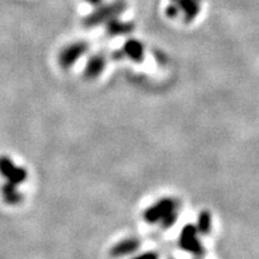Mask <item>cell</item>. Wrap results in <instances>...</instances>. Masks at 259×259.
<instances>
[{"label":"cell","mask_w":259,"mask_h":259,"mask_svg":"<svg viewBox=\"0 0 259 259\" xmlns=\"http://www.w3.org/2000/svg\"><path fill=\"white\" fill-rule=\"evenodd\" d=\"M122 53L131 60L142 61L144 57V47L141 41L136 40V38H130L122 46Z\"/></svg>","instance_id":"9c48e42d"},{"label":"cell","mask_w":259,"mask_h":259,"mask_svg":"<svg viewBox=\"0 0 259 259\" xmlns=\"http://www.w3.org/2000/svg\"><path fill=\"white\" fill-rule=\"evenodd\" d=\"M134 24L130 22H122L119 17L112 18L106 23V31L109 36H118V35L130 34L134 30Z\"/></svg>","instance_id":"ba28073f"},{"label":"cell","mask_w":259,"mask_h":259,"mask_svg":"<svg viewBox=\"0 0 259 259\" xmlns=\"http://www.w3.org/2000/svg\"><path fill=\"white\" fill-rule=\"evenodd\" d=\"M170 3L177 5L185 22L193 21L200 9V0H170Z\"/></svg>","instance_id":"8992f818"},{"label":"cell","mask_w":259,"mask_h":259,"mask_svg":"<svg viewBox=\"0 0 259 259\" xmlns=\"http://www.w3.org/2000/svg\"><path fill=\"white\" fill-rule=\"evenodd\" d=\"M3 196L6 202L11 205H15V204H18L21 202L22 196L19 194L17 191H16V185H12V184H9L3 187Z\"/></svg>","instance_id":"8fae6325"},{"label":"cell","mask_w":259,"mask_h":259,"mask_svg":"<svg viewBox=\"0 0 259 259\" xmlns=\"http://www.w3.org/2000/svg\"><path fill=\"white\" fill-rule=\"evenodd\" d=\"M85 3H88V4L95 6V8H97V6H100L101 4H103V0H84Z\"/></svg>","instance_id":"5bb4252c"},{"label":"cell","mask_w":259,"mask_h":259,"mask_svg":"<svg viewBox=\"0 0 259 259\" xmlns=\"http://www.w3.org/2000/svg\"><path fill=\"white\" fill-rule=\"evenodd\" d=\"M132 259H158V255L155 252H145V253L139 254Z\"/></svg>","instance_id":"4fadbf2b"},{"label":"cell","mask_w":259,"mask_h":259,"mask_svg":"<svg viewBox=\"0 0 259 259\" xmlns=\"http://www.w3.org/2000/svg\"><path fill=\"white\" fill-rule=\"evenodd\" d=\"M141 246V241L138 239H125L113 246L111 248V255L113 258H121L125 255L134 253Z\"/></svg>","instance_id":"52a82bcc"},{"label":"cell","mask_w":259,"mask_h":259,"mask_svg":"<svg viewBox=\"0 0 259 259\" xmlns=\"http://www.w3.org/2000/svg\"><path fill=\"white\" fill-rule=\"evenodd\" d=\"M179 15V9H178L177 5L173 4V3H170V4L166 8V16L168 18H177Z\"/></svg>","instance_id":"7c38bea8"},{"label":"cell","mask_w":259,"mask_h":259,"mask_svg":"<svg viewBox=\"0 0 259 259\" xmlns=\"http://www.w3.org/2000/svg\"><path fill=\"white\" fill-rule=\"evenodd\" d=\"M180 246L185 251H189L191 253L200 254L202 253V246L196 238V229L192 226H187L184 228L180 236Z\"/></svg>","instance_id":"5b68a950"},{"label":"cell","mask_w":259,"mask_h":259,"mask_svg":"<svg viewBox=\"0 0 259 259\" xmlns=\"http://www.w3.org/2000/svg\"><path fill=\"white\" fill-rule=\"evenodd\" d=\"M88 44L83 41L73 42V44L69 45L60 52L59 56V63L63 67H70L71 65H73L80 57L88 51Z\"/></svg>","instance_id":"3957f363"},{"label":"cell","mask_w":259,"mask_h":259,"mask_svg":"<svg viewBox=\"0 0 259 259\" xmlns=\"http://www.w3.org/2000/svg\"><path fill=\"white\" fill-rule=\"evenodd\" d=\"M177 208L178 204L176 200L169 198L161 199L145 211L144 219L149 223L161 222L162 227L168 228L176 222Z\"/></svg>","instance_id":"7a4b0ae2"},{"label":"cell","mask_w":259,"mask_h":259,"mask_svg":"<svg viewBox=\"0 0 259 259\" xmlns=\"http://www.w3.org/2000/svg\"><path fill=\"white\" fill-rule=\"evenodd\" d=\"M0 173H2L3 177L8 179L9 184H12V185L16 186L27 179V173H25L23 168L16 167L14 162L9 160L8 157L0 158Z\"/></svg>","instance_id":"277c9868"},{"label":"cell","mask_w":259,"mask_h":259,"mask_svg":"<svg viewBox=\"0 0 259 259\" xmlns=\"http://www.w3.org/2000/svg\"><path fill=\"white\" fill-rule=\"evenodd\" d=\"M106 65V59L102 56H94L89 59L88 64H87L85 69V77L87 78H95L96 76H99L100 72L103 70Z\"/></svg>","instance_id":"30bf717a"},{"label":"cell","mask_w":259,"mask_h":259,"mask_svg":"<svg viewBox=\"0 0 259 259\" xmlns=\"http://www.w3.org/2000/svg\"><path fill=\"white\" fill-rule=\"evenodd\" d=\"M126 9H127V4L124 0H115L108 4H101L83 19V24L85 28H94L97 25L106 24L112 18L119 17L122 12L126 11Z\"/></svg>","instance_id":"6da1fadb"}]
</instances>
